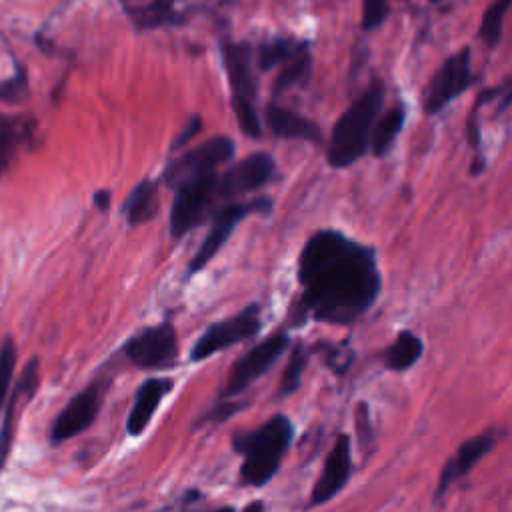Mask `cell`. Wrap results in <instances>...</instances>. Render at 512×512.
Segmentation results:
<instances>
[{
    "mask_svg": "<svg viewBox=\"0 0 512 512\" xmlns=\"http://www.w3.org/2000/svg\"><path fill=\"white\" fill-rule=\"evenodd\" d=\"M126 358L144 370H168L178 362V336L170 322L148 326L126 340Z\"/></svg>",
    "mask_w": 512,
    "mask_h": 512,
    "instance_id": "9c48e42d",
    "label": "cell"
},
{
    "mask_svg": "<svg viewBox=\"0 0 512 512\" xmlns=\"http://www.w3.org/2000/svg\"><path fill=\"white\" fill-rule=\"evenodd\" d=\"M280 72L274 80V94H282L298 84H304L310 78V70H312V56H310V48L306 42H300V46L296 48V52L280 64Z\"/></svg>",
    "mask_w": 512,
    "mask_h": 512,
    "instance_id": "44dd1931",
    "label": "cell"
},
{
    "mask_svg": "<svg viewBox=\"0 0 512 512\" xmlns=\"http://www.w3.org/2000/svg\"><path fill=\"white\" fill-rule=\"evenodd\" d=\"M472 52L468 46L448 56L436 70L424 90V112L428 116L440 114L472 84Z\"/></svg>",
    "mask_w": 512,
    "mask_h": 512,
    "instance_id": "30bf717a",
    "label": "cell"
},
{
    "mask_svg": "<svg viewBox=\"0 0 512 512\" xmlns=\"http://www.w3.org/2000/svg\"><path fill=\"white\" fill-rule=\"evenodd\" d=\"M324 348V358H326V364L334 370V372H338V374H342V372H346V368L352 364V354L346 350V348H342V346H322Z\"/></svg>",
    "mask_w": 512,
    "mask_h": 512,
    "instance_id": "f1b7e54d",
    "label": "cell"
},
{
    "mask_svg": "<svg viewBox=\"0 0 512 512\" xmlns=\"http://www.w3.org/2000/svg\"><path fill=\"white\" fill-rule=\"evenodd\" d=\"M202 130V118L200 116H190L188 118V122L180 128V132H178V136L174 138V142H172V150H176V148H180V146H184V144H188L198 132Z\"/></svg>",
    "mask_w": 512,
    "mask_h": 512,
    "instance_id": "1f68e13d",
    "label": "cell"
},
{
    "mask_svg": "<svg viewBox=\"0 0 512 512\" xmlns=\"http://www.w3.org/2000/svg\"><path fill=\"white\" fill-rule=\"evenodd\" d=\"M242 406H244V404H220V406H216V408L212 410V414H210L208 418H210V420H224V418L232 416L234 412L242 410Z\"/></svg>",
    "mask_w": 512,
    "mask_h": 512,
    "instance_id": "d6a6232c",
    "label": "cell"
},
{
    "mask_svg": "<svg viewBox=\"0 0 512 512\" xmlns=\"http://www.w3.org/2000/svg\"><path fill=\"white\" fill-rule=\"evenodd\" d=\"M390 12V0H362V28L366 32L384 24Z\"/></svg>",
    "mask_w": 512,
    "mask_h": 512,
    "instance_id": "83f0119b",
    "label": "cell"
},
{
    "mask_svg": "<svg viewBox=\"0 0 512 512\" xmlns=\"http://www.w3.org/2000/svg\"><path fill=\"white\" fill-rule=\"evenodd\" d=\"M430 2H432V4H438V2H442V0H430Z\"/></svg>",
    "mask_w": 512,
    "mask_h": 512,
    "instance_id": "8d00e7d4",
    "label": "cell"
},
{
    "mask_svg": "<svg viewBox=\"0 0 512 512\" xmlns=\"http://www.w3.org/2000/svg\"><path fill=\"white\" fill-rule=\"evenodd\" d=\"M158 184H160L158 180L144 178L126 196L122 212L130 226H140V224H146L156 218L158 208H160Z\"/></svg>",
    "mask_w": 512,
    "mask_h": 512,
    "instance_id": "d6986e66",
    "label": "cell"
},
{
    "mask_svg": "<svg viewBox=\"0 0 512 512\" xmlns=\"http://www.w3.org/2000/svg\"><path fill=\"white\" fill-rule=\"evenodd\" d=\"M306 364H308V352H306L304 344L298 342L292 348L288 364H286V368L282 372V380H280V388H278V398H286V396L294 394L300 388Z\"/></svg>",
    "mask_w": 512,
    "mask_h": 512,
    "instance_id": "d4e9b609",
    "label": "cell"
},
{
    "mask_svg": "<svg viewBox=\"0 0 512 512\" xmlns=\"http://www.w3.org/2000/svg\"><path fill=\"white\" fill-rule=\"evenodd\" d=\"M302 296L296 322L314 318L326 324H352L376 302L382 276L374 248L340 230H318L302 246L298 258Z\"/></svg>",
    "mask_w": 512,
    "mask_h": 512,
    "instance_id": "6da1fadb",
    "label": "cell"
},
{
    "mask_svg": "<svg viewBox=\"0 0 512 512\" xmlns=\"http://www.w3.org/2000/svg\"><path fill=\"white\" fill-rule=\"evenodd\" d=\"M24 124L12 118H0V174L6 170L8 162L12 160L18 142L22 140Z\"/></svg>",
    "mask_w": 512,
    "mask_h": 512,
    "instance_id": "4316f807",
    "label": "cell"
},
{
    "mask_svg": "<svg viewBox=\"0 0 512 512\" xmlns=\"http://www.w3.org/2000/svg\"><path fill=\"white\" fill-rule=\"evenodd\" d=\"M224 68L232 88V108L240 130L250 138H260V118L256 112V80L252 72V48L244 42L222 46Z\"/></svg>",
    "mask_w": 512,
    "mask_h": 512,
    "instance_id": "277c9868",
    "label": "cell"
},
{
    "mask_svg": "<svg viewBox=\"0 0 512 512\" xmlns=\"http://www.w3.org/2000/svg\"><path fill=\"white\" fill-rule=\"evenodd\" d=\"M242 512H266V508H264V502L252 500V502H248V504L242 508Z\"/></svg>",
    "mask_w": 512,
    "mask_h": 512,
    "instance_id": "e575fe53",
    "label": "cell"
},
{
    "mask_svg": "<svg viewBox=\"0 0 512 512\" xmlns=\"http://www.w3.org/2000/svg\"><path fill=\"white\" fill-rule=\"evenodd\" d=\"M162 512H166V510H162ZM210 512H236V510L232 506H220V508H214Z\"/></svg>",
    "mask_w": 512,
    "mask_h": 512,
    "instance_id": "d590c367",
    "label": "cell"
},
{
    "mask_svg": "<svg viewBox=\"0 0 512 512\" xmlns=\"http://www.w3.org/2000/svg\"><path fill=\"white\" fill-rule=\"evenodd\" d=\"M496 444H498V428H488L482 434H476V436L468 438L466 442H462L460 448L456 450V454L444 464V468L440 472L434 500H440L448 492V488L456 480L466 476Z\"/></svg>",
    "mask_w": 512,
    "mask_h": 512,
    "instance_id": "2e32d148",
    "label": "cell"
},
{
    "mask_svg": "<svg viewBox=\"0 0 512 512\" xmlns=\"http://www.w3.org/2000/svg\"><path fill=\"white\" fill-rule=\"evenodd\" d=\"M14 364H16V348H14V342L10 338H6L4 344L0 346V468L4 466L8 450H10L16 406L22 396L34 394V390L38 388V380H40L38 360L32 358L26 364L14 390L8 392L12 374H14Z\"/></svg>",
    "mask_w": 512,
    "mask_h": 512,
    "instance_id": "5b68a950",
    "label": "cell"
},
{
    "mask_svg": "<svg viewBox=\"0 0 512 512\" xmlns=\"http://www.w3.org/2000/svg\"><path fill=\"white\" fill-rule=\"evenodd\" d=\"M276 174L274 156L268 152H252L224 174H218V198H234L254 192L268 184Z\"/></svg>",
    "mask_w": 512,
    "mask_h": 512,
    "instance_id": "4fadbf2b",
    "label": "cell"
},
{
    "mask_svg": "<svg viewBox=\"0 0 512 512\" xmlns=\"http://www.w3.org/2000/svg\"><path fill=\"white\" fill-rule=\"evenodd\" d=\"M216 184H218V172H210V174L188 178L178 186H174L176 194H174L170 218H168L170 236L174 240L182 238L186 232H190L192 228L204 222L210 206L218 198Z\"/></svg>",
    "mask_w": 512,
    "mask_h": 512,
    "instance_id": "8992f818",
    "label": "cell"
},
{
    "mask_svg": "<svg viewBox=\"0 0 512 512\" xmlns=\"http://www.w3.org/2000/svg\"><path fill=\"white\" fill-rule=\"evenodd\" d=\"M288 346L290 338L286 332H276L258 342L256 346H252L244 356H240L234 362L220 398L226 400L230 396L244 392L254 380H258L264 372L270 370V366L286 352Z\"/></svg>",
    "mask_w": 512,
    "mask_h": 512,
    "instance_id": "7c38bea8",
    "label": "cell"
},
{
    "mask_svg": "<svg viewBox=\"0 0 512 512\" xmlns=\"http://www.w3.org/2000/svg\"><path fill=\"white\" fill-rule=\"evenodd\" d=\"M382 102L384 86L374 82L336 120L326 148V158L332 168H348L368 152Z\"/></svg>",
    "mask_w": 512,
    "mask_h": 512,
    "instance_id": "3957f363",
    "label": "cell"
},
{
    "mask_svg": "<svg viewBox=\"0 0 512 512\" xmlns=\"http://www.w3.org/2000/svg\"><path fill=\"white\" fill-rule=\"evenodd\" d=\"M508 8H510V0H494L488 6V10L484 12L480 28H478V36L488 48H496L500 44L502 26H504V18H506Z\"/></svg>",
    "mask_w": 512,
    "mask_h": 512,
    "instance_id": "cb8c5ba5",
    "label": "cell"
},
{
    "mask_svg": "<svg viewBox=\"0 0 512 512\" xmlns=\"http://www.w3.org/2000/svg\"><path fill=\"white\" fill-rule=\"evenodd\" d=\"M262 328V312L260 304H248L240 312H236L230 318H224L220 322L210 324L204 334L194 342L190 350V360L200 362L208 356L226 350L238 342L254 338Z\"/></svg>",
    "mask_w": 512,
    "mask_h": 512,
    "instance_id": "ba28073f",
    "label": "cell"
},
{
    "mask_svg": "<svg viewBox=\"0 0 512 512\" xmlns=\"http://www.w3.org/2000/svg\"><path fill=\"white\" fill-rule=\"evenodd\" d=\"M26 90V72L18 70V74L14 78H10L8 82H4L0 86V98L2 100H16L18 96H22Z\"/></svg>",
    "mask_w": 512,
    "mask_h": 512,
    "instance_id": "f546056e",
    "label": "cell"
},
{
    "mask_svg": "<svg viewBox=\"0 0 512 512\" xmlns=\"http://www.w3.org/2000/svg\"><path fill=\"white\" fill-rule=\"evenodd\" d=\"M294 440V424L284 414H274L254 430L238 432L232 438V446L244 456L240 466V478L244 484L262 488L268 484Z\"/></svg>",
    "mask_w": 512,
    "mask_h": 512,
    "instance_id": "7a4b0ae2",
    "label": "cell"
},
{
    "mask_svg": "<svg viewBox=\"0 0 512 512\" xmlns=\"http://www.w3.org/2000/svg\"><path fill=\"white\" fill-rule=\"evenodd\" d=\"M298 46H300L298 40L286 38V36H278V38L264 42L258 50V68L270 70L282 62H286L296 52Z\"/></svg>",
    "mask_w": 512,
    "mask_h": 512,
    "instance_id": "484cf974",
    "label": "cell"
},
{
    "mask_svg": "<svg viewBox=\"0 0 512 512\" xmlns=\"http://www.w3.org/2000/svg\"><path fill=\"white\" fill-rule=\"evenodd\" d=\"M356 428H358V436H360V444L366 446V442H372V424H370V410L364 402L358 404L356 410Z\"/></svg>",
    "mask_w": 512,
    "mask_h": 512,
    "instance_id": "4dcf8cb0",
    "label": "cell"
},
{
    "mask_svg": "<svg viewBox=\"0 0 512 512\" xmlns=\"http://www.w3.org/2000/svg\"><path fill=\"white\" fill-rule=\"evenodd\" d=\"M422 338L410 330H402L384 352V366L392 372L410 370L422 356Z\"/></svg>",
    "mask_w": 512,
    "mask_h": 512,
    "instance_id": "ffe728a7",
    "label": "cell"
},
{
    "mask_svg": "<svg viewBox=\"0 0 512 512\" xmlns=\"http://www.w3.org/2000/svg\"><path fill=\"white\" fill-rule=\"evenodd\" d=\"M92 200H94V206H96L100 212H106V210L110 208V202H112V192L106 190V188L96 190L94 196H92Z\"/></svg>",
    "mask_w": 512,
    "mask_h": 512,
    "instance_id": "836d02e7",
    "label": "cell"
},
{
    "mask_svg": "<svg viewBox=\"0 0 512 512\" xmlns=\"http://www.w3.org/2000/svg\"><path fill=\"white\" fill-rule=\"evenodd\" d=\"M172 386H174V380L170 378H148L138 386L132 410L126 418V432L130 436L136 438L148 428L150 420L156 414V408L172 390Z\"/></svg>",
    "mask_w": 512,
    "mask_h": 512,
    "instance_id": "e0dca14e",
    "label": "cell"
},
{
    "mask_svg": "<svg viewBox=\"0 0 512 512\" xmlns=\"http://www.w3.org/2000/svg\"><path fill=\"white\" fill-rule=\"evenodd\" d=\"M264 120L270 128V132L278 138L308 140V142H318L322 138V130L316 122H312L310 118L300 116L294 110L284 108L276 102H268Z\"/></svg>",
    "mask_w": 512,
    "mask_h": 512,
    "instance_id": "ac0fdd59",
    "label": "cell"
},
{
    "mask_svg": "<svg viewBox=\"0 0 512 512\" xmlns=\"http://www.w3.org/2000/svg\"><path fill=\"white\" fill-rule=\"evenodd\" d=\"M352 472V456H350V436L340 434L330 452L326 454L322 474L318 476L312 494H310V506H322L328 500H332L350 480Z\"/></svg>",
    "mask_w": 512,
    "mask_h": 512,
    "instance_id": "9a60e30c",
    "label": "cell"
},
{
    "mask_svg": "<svg viewBox=\"0 0 512 512\" xmlns=\"http://www.w3.org/2000/svg\"><path fill=\"white\" fill-rule=\"evenodd\" d=\"M274 202L268 196H260L248 202H232L226 204L224 208H220L214 218H212V226L208 230V234L204 236L202 244L198 246L196 254L190 258L188 268H186V280L194 274H198L202 268L208 266V262L220 252V248L228 242V238L232 236L234 228L250 214H268L272 210Z\"/></svg>",
    "mask_w": 512,
    "mask_h": 512,
    "instance_id": "52a82bcc",
    "label": "cell"
},
{
    "mask_svg": "<svg viewBox=\"0 0 512 512\" xmlns=\"http://www.w3.org/2000/svg\"><path fill=\"white\" fill-rule=\"evenodd\" d=\"M130 18L134 20L136 28L140 30H152L160 26H172L178 22V14L174 10V0H152L146 6L130 8Z\"/></svg>",
    "mask_w": 512,
    "mask_h": 512,
    "instance_id": "603a6c76",
    "label": "cell"
},
{
    "mask_svg": "<svg viewBox=\"0 0 512 512\" xmlns=\"http://www.w3.org/2000/svg\"><path fill=\"white\" fill-rule=\"evenodd\" d=\"M234 152H236V144L230 136H212L202 144L186 150L182 156L174 158L166 166L162 180L170 188H174L188 178L216 172L218 166L232 160Z\"/></svg>",
    "mask_w": 512,
    "mask_h": 512,
    "instance_id": "8fae6325",
    "label": "cell"
},
{
    "mask_svg": "<svg viewBox=\"0 0 512 512\" xmlns=\"http://www.w3.org/2000/svg\"><path fill=\"white\" fill-rule=\"evenodd\" d=\"M102 398H104L102 386L96 382L86 386L82 392H78L56 416L50 430V442L62 444L72 436H78L80 432L90 428L100 412Z\"/></svg>",
    "mask_w": 512,
    "mask_h": 512,
    "instance_id": "5bb4252c",
    "label": "cell"
},
{
    "mask_svg": "<svg viewBox=\"0 0 512 512\" xmlns=\"http://www.w3.org/2000/svg\"><path fill=\"white\" fill-rule=\"evenodd\" d=\"M404 120H406V110L400 104L392 106L380 120H376L372 128V138H370V148L374 156H386L392 150L398 134L402 132Z\"/></svg>",
    "mask_w": 512,
    "mask_h": 512,
    "instance_id": "7402d4cb",
    "label": "cell"
}]
</instances>
